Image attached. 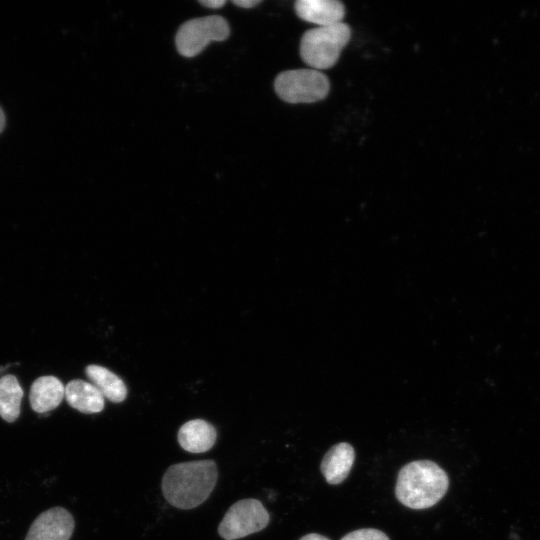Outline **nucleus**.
<instances>
[{
	"instance_id": "12",
	"label": "nucleus",
	"mask_w": 540,
	"mask_h": 540,
	"mask_svg": "<svg viewBox=\"0 0 540 540\" xmlns=\"http://www.w3.org/2000/svg\"><path fill=\"white\" fill-rule=\"evenodd\" d=\"M64 396L72 408L85 414L101 412L105 405L99 390L92 383L80 379L72 380L65 386Z\"/></svg>"
},
{
	"instance_id": "3",
	"label": "nucleus",
	"mask_w": 540,
	"mask_h": 540,
	"mask_svg": "<svg viewBox=\"0 0 540 540\" xmlns=\"http://www.w3.org/2000/svg\"><path fill=\"white\" fill-rule=\"evenodd\" d=\"M350 37L351 29L343 22L312 28L302 36L301 57L315 70L328 69L337 62Z\"/></svg>"
},
{
	"instance_id": "13",
	"label": "nucleus",
	"mask_w": 540,
	"mask_h": 540,
	"mask_svg": "<svg viewBox=\"0 0 540 540\" xmlns=\"http://www.w3.org/2000/svg\"><path fill=\"white\" fill-rule=\"evenodd\" d=\"M86 375L103 397L114 403H120L127 396V388L120 377L105 367L89 365Z\"/></svg>"
},
{
	"instance_id": "8",
	"label": "nucleus",
	"mask_w": 540,
	"mask_h": 540,
	"mask_svg": "<svg viewBox=\"0 0 540 540\" xmlns=\"http://www.w3.org/2000/svg\"><path fill=\"white\" fill-rule=\"evenodd\" d=\"M295 12L302 20L322 27L341 23L345 7L337 0H298Z\"/></svg>"
},
{
	"instance_id": "16",
	"label": "nucleus",
	"mask_w": 540,
	"mask_h": 540,
	"mask_svg": "<svg viewBox=\"0 0 540 540\" xmlns=\"http://www.w3.org/2000/svg\"><path fill=\"white\" fill-rule=\"evenodd\" d=\"M199 3L208 8H220L226 4V0H201Z\"/></svg>"
},
{
	"instance_id": "19",
	"label": "nucleus",
	"mask_w": 540,
	"mask_h": 540,
	"mask_svg": "<svg viewBox=\"0 0 540 540\" xmlns=\"http://www.w3.org/2000/svg\"><path fill=\"white\" fill-rule=\"evenodd\" d=\"M5 127V115L3 113V110L0 107V133L3 131Z\"/></svg>"
},
{
	"instance_id": "9",
	"label": "nucleus",
	"mask_w": 540,
	"mask_h": 540,
	"mask_svg": "<svg viewBox=\"0 0 540 540\" xmlns=\"http://www.w3.org/2000/svg\"><path fill=\"white\" fill-rule=\"evenodd\" d=\"M355 460V450L347 442L333 445L324 455L320 469L331 485L342 483L349 475Z\"/></svg>"
},
{
	"instance_id": "11",
	"label": "nucleus",
	"mask_w": 540,
	"mask_h": 540,
	"mask_svg": "<svg viewBox=\"0 0 540 540\" xmlns=\"http://www.w3.org/2000/svg\"><path fill=\"white\" fill-rule=\"evenodd\" d=\"M65 395V387L54 376L37 378L31 388L29 401L31 408L37 413H46L59 406Z\"/></svg>"
},
{
	"instance_id": "18",
	"label": "nucleus",
	"mask_w": 540,
	"mask_h": 540,
	"mask_svg": "<svg viewBox=\"0 0 540 540\" xmlns=\"http://www.w3.org/2000/svg\"><path fill=\"white\" fill-rule=\"evenodd\" d=\"M299 540H330V539L328 537H326V536L321 535V534L310 533V534L304 535Z\"/></svg>"
},
{
	"instance_id": "14",
	"label": "nucleus",
	"mask_w": 540,
	"mask_h": 540,
	"mask_svg": "<svg viewBox=\"0 0 540 540\" xmlns=\"http://www.w3.org/2000/svg\"><path fill=\"white\" fill-rule=\"evenodd\" d=\"M23 394V389L15 376L6 375L0 378L1 418L11 423L19 417Z\"/></svg>"
},
{
	"instance_id": "1",
	"label": "nucleus",
	"mask_w": 540,
	"mask_h": 540,
	"mask_svg": "<svg viewBox=\"0 0 540 540\" xmlns=\"http://www.w3.org/2000/svg\"><path fill=\"white\" fill-rule=\"evenodd\" d=\"M217 477V466L213 460L173 464L162 478V492L172 506L184 510L192 509L209 497Z\"/></svg>"
},
{
	"instance_id": "5",
	"label": "nucleus",
	"mask_w": 540,
	"mask_h": 540,
	"mask_svg": "<svg viewBox=\"0 0 540 540\" xmlns=\"http://www.w3.org/2000/svg\"><path fill=\"white\" fill-rule=\"evenodd\" d=\"M230 34L226 19L218 15L194 18L183 23L176 34L178 52L185 57H194L209 43L224 41Z\"/></svg>"
},
{
	"instance_id": "4",
	"label": "nucleus",
	"mask_w": 540,
	"mask_h": 540,
	"mask_svg": "<svg viewBox=\"0 0 540 540\" xmlns=\"http://www.w3.org/2000/svg\"><path fill=\"white\" fill-rule=\"evenodd\" d=\"M277 95L288 103H313L324 99L330 88L325 74L315 69L281 72L274 81Z\"/></svg>"
},
{
	"instance_id": "2",
	"label": "nucleus",
	"mask_w": 540,
	"mask_h": 540,
	"mask_svg": "<svg viewBox=\"0 0 540 540\" xmlns=\"http://www.w3.org/2000/svg\"><path fill=\"white\" fill-rule=\"evenodd\" d=\"M448 487L449 478L438 464L430 460H417L400 469L395 495L408 508L426 509L438 503Z\"/></svg>"
},
{
	"instance_id": "10",
	"label": "nucleus",
	"mask_w": 540,
	"mask_h": 540,
	"mask_svg": "<svg viewBox=\"0 0 540 540\" xmlns=\"http://www.w3.org/2000/svg\"><path fill=\"white\" fill-rule=\"evenodd\" d=\"M177 438L185 451L203 453L214 446L217 432L209 422L203 419H193L180 427Z\"/></svg>"
},
{
	"instance_id": "17",
	"label": "nucleus",
	"mask_w": 540,
	"mask_h": 540,
	"mask_svg": "<svg viewBox=\"0 0 540 540\" xmlns=\"http://www.w3.org/2000/svg\"><path fill=\"white\" fill-rule=\"evenodd\" d=\"M233 3L242 8H252L261 3V0H233Z\"/></svg>"
},
{
	"instance_id": "15",
	"label": "nucleus",
	"mask_w": 540,
	"mask_h": 540,
	"mask_svg": "<svg viewBox=\"0 0 540 540\" xmlns=\"http://www.w3.org/2000/svg\"><path fill=\"white\" fill-rule=\"evenodd\" d=\"M341 540H390L381 530L363 528L354 530L341 538Z\"/></svg>"
},
{
	"instance_id": "7",
	"label": "nucleus",
	"mask_w": 540,
	"mask_h": 540,
	"mask_svg": "<svg viewBox=\"0 0 540 540\" xmlns=\"http://www.w3.org/2000/svg\"><path fill=\"white\" fill-rule=\"evenodd\" d=\"M73 530L72 515L62 507H53L34 520L25 540H69Z\"/></svg>"
},
{
	"instance_id": "6",
	"label": "nucleus",
	"mask_w": 540,
	"mask_h": 540,
	"mask_svg": "<svg viewBox=\"0 0 540 540\" xmlns=\"http://www.w3.org/2000/svg\"><path fill=\"white\" fill-rule=\"evenodd\" d=\"M269 513L257 499H242L228 509L218 527L225 540H236L263 530L269 523Z\"/></svg>"
}]
</instances>
